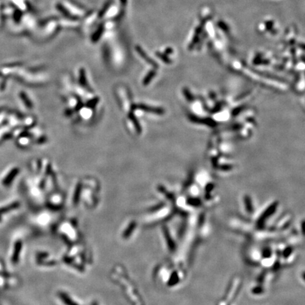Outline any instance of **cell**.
<instances>
[{
  "label": "cell",
  "mask_w": 305,
  "mask_h": 305,
  "mask_svg": "<svg viewBox=\"0 0 305 305\" xmlns=\"http://www.w3.org/2000/svg\"><path fill=\"white\" fill-rule=\"evenodd\" d=\"M57 9H58L59 10H60L61 12H62V14H64L65 16H68L69 18H70V17H72V18H73L74 19H76V18H74V17L71 16V14H69V12H68V11H66V9L64 8V7H63V6L61 5V4H57Z\"/></svg>",
  "instance_id": "obj_5"
},
{
  "label": "cell",
  "mask_w": 305,
  "mask_h": 305,
  "mask_svg": "<svg viewBox=\"0 0 305 305\" xmlns=\"http://www.w3.org/2000/svg\"><path fill=\"white\" fill-rule=\"evenodd\" d=\"M22 247V243L21 241H18L16 242V245H15L14 247V252H13V256L12 258H11V261L14 264H16L18 261L19 258V254H20L21 250Z\"/></svg>",
  "instance_id": "obj_1"
},
{
  "label": "cell",
  "mask_w": 305,
  "mask_h": 305,
  "mask_svg": "<svg viewBox=\"0 0 305 305\" xmlns=\"http://www.w3.org/2000/svg\"><path fill=\"white\" fill-rule=\"evenodd\" d=\"M298 46H299V47H300L301 49H302L303 50H305V44L300 43V44H299Z\"/></svg>",
  "instance_id": "obj_9"
},
{
  "label": "cell",
  "mask_w": 305,
  "mask_h": 305,
  "mask_svg": "<svg viewBox=\"0 0 305 305\" xmlns=\"http://www.w3.org/2000/svg\"><path fill=\"white\" fill-rule=\"evenodd\" d=\"M18 205H19L18 203H13V204L9 205L7 207H4V208H2L0 209V214H2V213H4L8 212V211H11V210L16 208V207L18 206Z\"/></svg>",
  "instance_id": "obj_3"
},
{
  "label": "cell",
  "mask_w": 305,
  "mask_h": 305,
  "mask_svg": "<svg viewBox=\"0 0 305 305\" xmlns=\"http://www.w3.org/2000/svg\"><path fill=\"white\" fill-rule=\"evenodd\" d=\"M127 0H121V3L122 6H125L126 4H127Z\"/></svg>",
  "instance_id": "obj_10"
},
{
  "label": "cell",
  "mask_w": 305,
  "mask_h": 305,
  "mask_svg": "<svg viewBox=\"0 0 305 305\" xmlns=\"http://www.w3.org/2000/svg\"><path fill=\"white\" fill-rule=\"evenodd\" d=\"M102 31H103V26H100V27L99 28V29L97 30L96 33H95V35H93V41H98V38L100 37L101 34L102 33Z\"/></svg>",
  "instance_id": "obj_7"
},
{
  "label": "cell",
  "mask_w": 305,
  "mask_h": 305,
  "mask_svg": "<svg viewBox=\"0 0 305 305\" xmlns=\"http://www.w3.org/2000/svg\"><path fill=\"white\" fill-rule=\"evenodd\" d=\"M17 172H18V169H14L12 171L10 172L9 173L8 176L4 179L3 184H4V185H9V184L12 182L13 179H14V177L16 176Z\"/></svg>",
  "instance_id": "obj_2"
},
{
  "label": "cell",
  "mask_w": 305,
  "mask_h": 305,
  "mask_svg": "<svg viewBox=\"0 0 305 305\" xmlns=\"http://www.w3.org/2000/svg\"><path fill=\"white\" fill-rule=\"evenodd\" d=\"M273 21H267L265 22V26H266V30H268V31H271L273 29Z\"/></svg>",
  "instance_id": "obj_8"
},
{
  "label": "cell",
  "mask_w": 305,
  "mask_h": 305,
  "mask_svg": "<svg viewBox=\"0 0 305 305\" xmlns=\"http://www.w3.org/2000/svg\"><path fill=\"white\" fill-rule=\"evenodd\" d=\"M217 25H218V28L222 30H223L224 32H228L230 30V27H229L228 25L226 23L222 21H219Z\"/></svg>",
  "instance_id": "obj_4"
},
{
  "label": "cell",
  "mask_w": 305,
  "mask_h": 305,
  "mask_svg": "<svg viewBox=\"0 0 305 305\" xmlns=\"http://www.w3.org/2000/svg\"><path fill=\"white\" fill-rule=\"evenodd\" d=\"M110 3H111V1H108V2H107L104 5L103 8L101 9V11H100V13H99V14H98L99 18H101V17H102L105 14V13L106 12L107 9L109 8V7H110Z\"/></svg>",
  "instance_id": "obj_6"
}]
</instances>
